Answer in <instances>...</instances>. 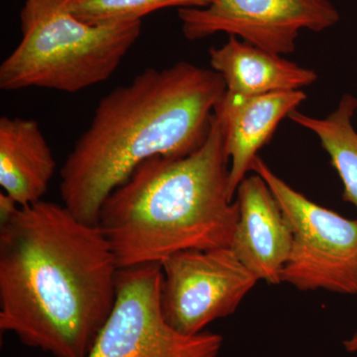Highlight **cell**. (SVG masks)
<instances>
[{
  "label": "cell",
  "mask_w": 357,
  "mask_h": 357,
  "mask_svg": "<svg viewBox=\"0 0 357 357\" xmlns=\"http://www.w3.org/2000/svg\"><path fill=\"white\" fill-rule=\"evenodd\" d=\"M63 0H26L22 40L0 66V89L77 93L107 81L141 34V20L91 24Z\"/></svg>",
  "instance_id": "cell-4"
},
{
  "label": "cell",
  "mask_w": 357,
  "mask_h": 357,
  "mask_svg": "<svg viewBox=\"0 0 357 357\" xmlns=\"http://www.w3.org/2000/svg\"><path fill=\"white\" fill-rule=\"evenodd\" d=\"M345 351L347 352L357 351V332L354 333L349 340L344 342Z\"/></svg>",
  "instance_id": "cell-15"
},
{
  "label": "cell",
  "mask_w": 357,
  "mask_h": 357,
  "mask_svg": "<svg viewBox=\"0 0 357 357\" xmlns=\"http://www.w3.org/2000/svg\"><path fill=\"white\" fill-rule=\"evenodd\" d=\"M225 91L217 72L184 61L149 68L110 91L63 164V204L98 225L105 199L141 163L187 156L204 144Z\"/></svg>",
  "instance_id": "cell-2"
},
{
  "label": "cell",
  "mask_w": 357,
  "mask_h": 357,
  "mask_svg": "<svg viewBox=\"0 0 357 357\" xmlns=\"http://www.w3.org/2000/svg\"><path fill=\"white\" fill-rule=\"evenodd\" d=\"M178 15L191 41L227 33L278 55L295 51L302 30L323 32L340 20L330 0H211Z\"/></svg>",
  "instance_id": "cell-8"
},
{
  "label": "cell",
  "mask_w": 357,
  "mask_h": 357,
  "mask_svg": "<svg viewBox=\"0 0 357 357\" xmlns=\"http://www.w3.org/2000/svg\"><path fill=\"white\" fill-rule=\"evenodd\" d=\"M208 55L211 69L222 77L227 91L231 95L255 96L302 91L318 79L314 70L234 36H229V41L218 48H211Z\"/></svg>",
  "instance_id": "cell-11"
},
{
  "label": "cell",
  "mask_w": 357,
  "mask_h": 357,
  "mask_svg": "<svg viewBox=\"0 0 357 357\" xmlns=\"http://www.w3.org/2000/svg\"><path fill=\"white\" fill-rule=\"evenodd\" d=\"M211 0H73L66 9L91 24L139 21L148 14L169 8H204Z\"/></svg>",
  "instance_id": "cell-14"
},
{
  "label": "cell",
  "mask_w": 357,
  "mask_h": 357,
  "mask_svg": "<svg viewBox=\"0 0 357 357\" xmlns=\"http://www.w3.org/2000/svg\"><path fill=\"white\" fill-rule=\"evenodd\" d=\"M306 98L304 91L255 96H236L225 91L215 107V115L225 134L232 199H236L239 185L251 172L258 152L271 139L280 122L298 109Z\"/></svg>",
  "instance_id": "cell-10"
},
{
  "label": "cell",
  "mask_w": 357,
  "mask_h": 357,
  "mask_svg": "<svg viewBox=\"0 0 357 357\" xmlns=\"http://www.w3.org/2000/svg\"><path fill=\"white\" fill-rule=\"evenodd\" d=\"M160 263L121 268L116 300L86 357H218L223 338L204 331L185 335L164 319Z\"/></svg>",
  "instance_id": "cell-6"
},
{
  "label": "cell",
  "mask_w": 357,
  "mask_h": 357,
  "mask_svg": "<svg viewBox=\"0 0 357 357\" xmlns=\"http://www.w3.org/2000/svg\"><path fill=\"white\" fill-rule=\"evenodd\" d=\"M98 225L43 199L0 220V330L53 357H86L116 300Z\"/></svg>",
  "instance_id": "cell-1"
},
{
  "label": "cell",
  "mask_w": 357,
  "mask_h": 357,
  "mask_svg": "<svg viewBox=\"0 0 357 357\" xmlns=\"http://www.w3.org/2000/svg\"><path fill=\"white\" fill-rule=\"evenodd\" d=\"M64 1L66 2V3H67V2L73 1V0H64Z\"/></svg>",
  "instance_id": "cell-16"
},
{
  "label": "cell",
  "mask_w": 357,
  "mask_h": 357,
  "mask_svg": "<svg viewBox=\"0 0 357 357\" xmlns=\"http://www.w3.org/2000/svg\"><path fill=\"white\" fill-rule=\"evenodd\" d=\"M236 199L239 218L229 248L258 280L281 284L293 234L280 204L255 173L239 185Z\"/></svg>",
  "instance_id": "cell-9"
},
{
  "label": "cell",
  "mask_w": 357,
  "mask_h": 357,
  "mask_svg": "<svg viewBox=\"0 0 357 357\" xmlns=\"http://www.w3.org/2000/svg\"><path fill=\"white\" fill-rule=\"evenodd\" d=\"M251 172L269 185L292 229L282 283L301 291L357 295V220L314 203L277 176L259 156Z\"/></svg>",
  "instance_id": "cell-5"
},
{
  "label": "cell",
  "mask_w": 357,
  "mask_h": 357,
  "mask_svg": "<svg viewBox=\"0 0 357 357\" xmlns=\"http://www.w3.org/2000/svg\"><path fill=\"white\" fill-rule=\"evenodd\" d=\"M164 319L185 335H198L236 312L258 278L230 248L185 250L161 263Z\"/></svg>",
  "instance_id": "cell-7"
},
{
  "label": "cell",
  "mask_w": 357,
  "mask_h": 357,
  "mask_svg": "<svg viewBox=\"0 0 357 357\" xmlns=\"http://www.w3.org/2000/svg\"><path fill=\"white\" fill-rule=\"evenodd\" d=\"M357 110V98L345 93L337 109L324 119L294 110L288 119L307 129L319 138L330 156L331 163L344 185V199L357 211V131L352 119Z\"/></svg>",
  "instance_id": "cell-13"
},
{
  "label": "cell",
  "mask_w": 357,
  "mask_h": 357,
  "mask_svg": "<svg viewBox=\"0 0 357 357\" xmlns=\"http://www.w3.org/2000/svg\"><path fill=\"white\" fill-rule=\"evenodd\" d=\"M229 173L225 134L215 114L196 151L141 163L98 215L119 269L161 264L185 250L229 248L239 206L229 194Z\"/></svg>",
  "instance_id": "cell-3"
},
{
  "label": "cell",
  "mask_w": 357,
  "mask_h": 357,
  "mask_svg": "<svg viewBox=\"0 0 357 357\" xmlns=\"http://www.w3.org/2000/svg\"><path fill=\"white\" fill-rule=\"evenodd\" d=\"M56 171V161L38 122L0 119V185L20 206L42 201Z\"/></svg>",
  "instance_id": "cell-12"
}]
</instances>
